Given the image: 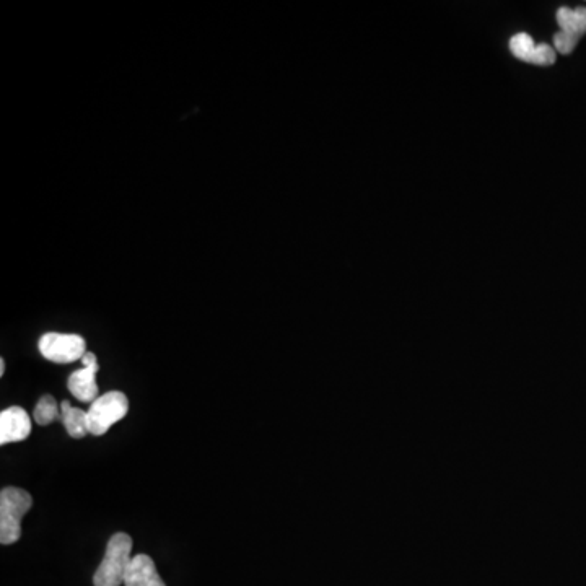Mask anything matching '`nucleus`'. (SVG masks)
I'll return each mask as SVG.
<instances>
[{
    "label": "nucleus",
    "mask_w": 586,
    "mask_h": 586,
    "mask_svg": "<svg viewBox=\"0 0 586 586\" xmlns=\"http://www.w3.org/2000/svg\"><path fill=\"white\" fill-rule=\"evenodd\" d=\"M33 507V497L27 490L5 487L0 492V543L4 546L22 538V520Z\"/></svg>",
    "instance_id": "1"
},
{
    "label": "nucleus",
    "mask_w": 586,
    "mask_h": 586,
    "mask_svg": "<svg viewBox=\"0 0 586 586\" xmlns=\"http://www.w3.org/2000/svg\"><path fill=\"white\" fill-rule=\"evenodd\" d=\"M132 538L126 533L111 536L105 557L93 577L95 586H121L132 562Z\"/></svg>",
    "instance_id": "2"
},
{
    "label": "nucleus",
    "mask_w": 586,
    "mask_h": 586,
    "mask_svg": "<svg viewBox=\"0 0 586 586\" xmlns=\"http://www.w3.org/2000/svg\"><path fill=\"white\" fill-rule=\"evenodd\" d=\"M129 411V399L121 391L103 394L87 411L88 430L95 437L105 435L116 422L124 419Z\"/></svg>",
    "instance_id": "3"
},
{
    "label": "nucleus",
    "mask_w": 586,
    "mask_h": 586,
    "mask_svg": "<svg viewBox=\"0 0 586 586\" xmlns=\"http://www.w3.org/2000/svg\"><path fill=\"white\" fill-rule=\"evenodd\" d=\"M44 359L54 363H72L84 359L87 342L79 334L46 333L38 342Z\"/></svg>",
    "instance_id": "4"
},
{
    "label": "nucleus",
    "mask_w": 586,
    "mask_h": 586,
    "mask_svg": "<svg viewBox=\"0 0 586 586\" xmlns=\"http://www.w3.org/2000/svg\"><path fill=\"white\" fill-rule=\"evenodd\" d=\"M84 368L75 370L67 381L69 391L80 403H95L98 396L97 373L100 370L97 357L92 352H87L82 359Z\"/></svg>",
    "instance_id": "5"
},
{
    "label": "nucleus",
    "mask_w": 586,
    "mask_h": 586,
    "mask_svg": "<svg viewBox=\"0 0 586 586\" xmlns=\"http://www.w3.org/2000/svg\"><path fill=\"white\" fill-rule=\"evenodd\" d=\"M31 432V419L23 407H9L0 412V445L23 442Z\"/></svg>",
    "instance_id": "6"
},
{
    "label": "nucleus",
    "mask_w": 586,
    "mask_h": 586,
    "mask_svg": "<svg viewBox=\"0 0 586 586\" xmlns=\"http://www.w3.org/2000/svg\"><path fill=\"white\" fill-rule=\"evenodd\" d=\"M126 586H167L162 577L158 575L154 560L145 554H137L132 557L131 565L127 569Z\"/></svg>",
    "instance_id": "7"
},
{
    "label": "nucleus",
    "mask_w": 586,
    "mask_h": 586,
    "mask_svg": "<svg viewBox=\"0 0 586 586\" xmlns=\"http://www.w3.org/2000/svg\"><path fill=\"white\" fill-rule=\"evenodd\" d=\"M61 412L62 424L66 427L70 437L79 440V438H84L87 433H90L87 412L82 411L79 407H72L69 401H62Z\"/></svg>",
    "instance_id": "8"
},
{
    "label": "nucleus",
    "mask_w": 586,
    "mask_h": 586,
    "mask_svg": "<svg viewBox=\"0 0 586 586\" xmlns=\"http://www.w3.org/2000/svg\"><path fill=\"white\" fill-rule=\"evenodd\" d=\"M33 416H35L36 424L49 425L53 424L54 420L61 419L62 412L59 411L56 399L51 394H44L36 404Z\"/></svg>",
    "instance_id": "9"
},
{
    "label": "nucleus",
    "mask_w": 586,
    "mask_h": 586,
    "mask_svg": "<svg viewBox=\"0 0 586 586\" xmlns=\"http://www.w3.org/2000/svg\"><path fill=\"white\" fill-rule=\"evenodd\" d=\"M510 49H512L513 56L518 57L521 61L528 62L533 56L536 44L533 38L526 33H518L510 40Z\"/></svg>",
    "instance_id": "10"
},
{
    "label": "nucleus",
    "mask_w": 586,
    "mask_h": 586,
    "mask_svg": "<svg viewBox=\"0 0 586 586\" xmlns=\"http://www.w3.org/2000/svg\"><path fill=\"white\" fill-rule=\"evenodd\" d=\"M528 62L536 66H552L556 62V51L549 44H536L533 56Z\"/></svg>",
    "instance_id": "11"
},
{
    "label": "nucleus",
    "mask_w": 586,
    "mask_h": 586,
    "mask_svg": "<svg viewBox=\"0 0 586 586\" xmlns=\"http://www.w3.org/2000/svg\"><path fill=\"white\" fill-rule=\"evenodd\" d=\"M578 40H580V36L578 35L567 33V31H559L554 36V46H556L560 54H570L575 49V46H577Z\"/></svg>",
    "instance_id": "12"
},
{
    "label": "nucleus",
    "mask_w": 586,
    "mask_h": 586,
    "mask_svg": "<svg viewBox=\"0 0 586 586\" xmlns=\"http://www.w3.org/2000/svg\"><path fill=\"white\" fill-rule=\"evenodd\" d=\"M557 23H559L560 31H567V33L578 35L577 23H575V10L569 9V7L559 9V12H557Z\"/></svg>",
    "instance_id": "13"
},
{
    "label": "nucleus",
    "mask_w": 586,
    "mask_h": 586,
    "mask_svg": "<svg viewBox=\"0 0 586 586\" xmlns=\"http://www.w3.org/2000/svg\"><path fill=\"white\" fill-rule=\"evenodd\" d=\"M575 23H577V33L582 36L586 33V7L575 9Z\"/></svg>",
    "instance_id": "14"
},
{
    "label": "nucleus",
    "mask_w": 586,
    "mask_h": 586,
    "mask_svg": "<svg viewBox=\"0 0 586 586\" xmlns=\"http://www.w3.org/2000/svg\"><path fill=\"white\" fill-rule=\"evenodd\" d=\"M5 373V360L0 359V377Z\"/></svg>",
    "instance_id": "15"
}]
</instances>
